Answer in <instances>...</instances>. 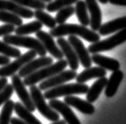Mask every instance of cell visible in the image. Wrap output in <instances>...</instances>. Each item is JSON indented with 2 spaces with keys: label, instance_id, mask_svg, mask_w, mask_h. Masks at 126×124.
Here are the masks:
<instances>
[{
  "label": "cell",
  "instance_id": "7",
  "mask_svg": "<svg viewBox=\"0 0 126 124\" xmlns=\"http://www.w3.org/2000/svg\"><path fill=\"white\" fill-rule=\"evenodd\" d=\"M36 56L37 53L35 51L30 50L29 51L26 52L24 54L20 55L19 57H17L15 61L10 62L6 65L2 66L0 68V77L7 78L9 76H14L17 72H19L26 64L28 63L30 61L35 58Z\"/></svg>",
  "mask_w": 126,
  "mask_h": 124
},
{
  "label": "cell",
  "instance_id": "24",
  "mask_svg": "<svg viewBox=\"0 0 126 124\" xmlns=\"http://www.w3.org/2000/svg\"><path fill=\"white\" fill-rule=\"evenodd\" d=\"M75 14H76L78 20L80 22L81 25L86 26L89 25L90 20L88 14V9H87L85 2L84 0H78L75 3Z\"/></svg>",
  "mask_w": 126,
  "mask_h": 124
},
{
  "label": "cell",
  "instance_id": "11",
  "mask_svg": "<svg viewBox=\"0 0 126 124\" xmlns=\"http://www.w3.org/2000/svg\"><path fill=\"white\" fill-rule=\"evenodd\" d=\"M35 35L37 39L41 42V43L44 46L46 52H49L56 59H63V54L61 50L57 46L56 42L53 39V37L49 33H47L44 32V31L40 30L37 32Z\"/></svg>",
  "mask_w": 126,
  "mask_h": 124
},
{
  "label": "cell",
  "instance_id": "13",
  "mask_svg": "<svg viewBox=\"0 0 126 124\" xmlns=\"http://www.w3.org/2000/svg\"><path fill=\"white\" fill-rule=\"evenodd\" d=\"M49 105L53 109L61 114L64 118V121L67 124H81L75 112L66 103L57 99H51L49 100Z\"/></svg>",
  "mask_w": 126,
  "mask_h": 124
},
{
  "label": "cell",
  "instance_id": "22",
  "mask_svg": "<svg viewBox=\"0 0 126 124\" xmlns=\"http://www.w3.org/2000/svg\"><path fill=\"white\" fill-rule=\"evenodd\" d=\"M107 83V79L106 78V76L99 78L98 80L95 81L92 85V86L89 88L88 92L86 93L87 101H89L90 103L95 102L98 99V97L100 95L103 89L106 87Z\"/></svg>",
  "mask_w": 126,
  "mask_h": 124
},
{
  "label": "cell",
  "instance_id": "39",
  "mask_svg": "<svg viewBox=\"0 0 126 124\" xmlns=\"http://www.w3.org/2000/svg\"><path fill=\"white\" fill-rule=\"evenodd\" d=\"M51 124H67V123L64 120H58L56 122H53V123H51Z\"/></svg>",
  "mask_w": 126,
  "mask_h": 124
},
{
  "label": "cell",
  "instance_id": "38",
  "mask_svg": "<svg viewBox=\"0 0 126 124\" xmlns=\"http://www.w3.org/2000/svg\"><path fill=\"white\" fill-rule=\"evenodd\" d=\"M10 124H27V123H26L24 121H23L22 119H20L16 117H13V118H11Z\"/></svg>",
  "mask_w": 126,
  "mask_h": 124
},
{
  "label": "cell",
  "instance_id": "23",
  "mask_svg": "<svg viewBox=\"0 0 126 124\" xmlns=\"http://www.w3.org/2000/svg\"><path fill=\"white\" fill-rule=\"evenodd\" d=\"M16 114L27 124H42L40 120L34 116L24 105L20 102L14 103V108Z\"/></svg>",
  "mask_w": 126,
  "mask_h": 124
},
{
  "label": "cell",
  "instance_id": "12",
  "mask_svg": "<svg viewBox=\"0 0 126 124\" xmlns=\"http://www.w3.org/2000/svg\"><path fill=\"white\" fill-rule=\"evenodd\" d=\"M53 60L50 57H40L36 59H32L28 63L26 64L24 67L18 72V76L20 78H25L29 75L34 73L36 71L39 70L46 66L53 64Z\"/></svg>",
  "mask_w": 126,
  "mask_h": 124
},
{
  "label": "cell",
  "instance_id": "8",
  "mask_svg": "<svg viewBox=\"0 0 126 124\" xmlns=\"http://www.w3.org/2000/svg\"><path fill=\"white\" fill-rule=\"evenodd\" d=\"M76 71L74 70H66L62 71L57 74L54 75L49 79H46V80L42 81V83L39 84L38 88L43 91H46L51 88H53L56 86H58L60 85L64 84L68 81H71L72 79H75L77 76Z\"/></svg>",
  "mask_w": 126,
  "mask_h": 124
},
{
  "label": "cell",
  "instance_id": "28",
  "mask_svg": "<svg viewBox=\"0 0 126 124\" xmlns=\"http://www.w3.org/2000/svg\"><path fill=\"white\" fill-rule=\"evenodd\" d=\"M0 21L14 26H19L23 24V20L20 17L5 10H0Z\"/></svg>",
  "mask_w": 126,
  "mask_h": 124
},
{
  "label": "cell",
  "instance_id": "16",
  "mask_svg": "<svg viewBox=\"0 0 126 124\" xmlns=\"http://www.w3.org/2000/svg\"><path fill=\"white\" fill-rule=\"evenodd\" d=\"M88 11L90 14L89 25L94 32L99 31L102 25V12L96 0H85Z\"/></svg>",
  "mask_w": 126,
  "mask_h": 124
},
{
  "label": "cell",
  "instance_id": "31",
  "mask_svg": "<svg viewBox=\"0 0 126 124\" xmlns=\"http://www.w3.org/2000/svg\"><path fill=\"white\" fill-rule=\"evenodd\" d=\"M74 14H75V7L73 6H69L60 10L59 11H57V14H56V16L55 17L56 24H64L66 21L70 18Z\"/></svg>",
  "mask_w": 126,
  "mask_h": 124
},
{
  "label": "cell",
  "instance_id": "25",
  "mask_svg": "<svg viewBox=\"0 0 126 124\" xmlns=\"http://www.w3.org/2000/svg\"><path fill=\"white\" fill-rule=\"evenodd\" d=\"M42 24L38 21H34L29 23L20 24L17 26V28H15L14 32L17 35H27L29 34L36 33L38 31L42 30Z\"/></svg>",
  "mask_w": 126,
  "mask_h": 124
},
{
  "label": "cell",
  "instance_id": "26",
  "mask_svg": "<svg viewBox=\"0 0 126 124\" xmlns=\"http://www.w3.org/2000/svg\"><path fill=\"white\" fill-rule=\"evenodd\" d=\"M34 17L36 18V21H39L42 25L44 24L49 29L56 26V21L54 17L45 12L44 10H36L34 12Z\"/></svg>",
  "mask_w": 126,
  "mask_h": 124
},
{
  "label": "cell",
  "instance_id": "20",
  "mask_svg": "<svg viewBox=\"0 0 126 124\" xmlns=\"http://www.w3.org/2000/svg\"><path fill=\"white\" fill-rule=\"evenodd\" d=\"M107 75V72L105 69H103L100 67H89L85 70L77 75L76 81L79 83H85V82L90 80L92 79L95 78H102L105 77Z\"/></svg>",
  "mask_w": 126,
  "mask_h": 124
},
{
  "label": "cell",
  "instance_id": "21",
  "mask_svg": "<svg viewBox=\"0 0 126 124\" xmlns=\"http://www.w3.org/2000/svg\"><path fill=\"white\" fill-rule=\"evenodd\" d=\"M92 61L93 63L96 64L105 70H109L111 72H114L116 70H118L120 68V63L118 61H117L114 58H110L106 56H103L101 54H94L92 57Z\"/></svg>",
  "mask_w": 126,
  "mask_h": 124
},
{
  "label": "cell",
  "instance_id": "40",
  "mask_svg": "<svg viewBox=\"0 0 126 124\" xmlns=\"http://www.w3.org/2000/svg\"><path fill=\"white\" fill-rule=\"evenodd\" d=\"M98 1H99V2H101L102 4H106L108 2V0H98Z\"/></svg>",
  "mask_w": 126,
  "mask_h": 124
},
{
  "label": "cell",
  "instance_id": "29",
  "mask_svg": "<svg viewBox=\"0 0 126 124\" xmlns=\"http://www.w3.org/2000/svg\"><path fill=\"white\" fill-rule=\"evenodd\" d=\"M77 1L78 0H53V1L48 2L46 6V9L48 12L55 13L64 7L73 5L76 3Z\"/></svg>",
  "mask_w": 126,
  "mask_h": 124
},
{
  "label": "cell",
  "instance_id": "32",
  "mask_svg": "<svg viewBox=\"0 0 126 124\" xmlns=\"http://www.w3.org/2000/svg\"><path fill=\"white\" fill-rule=\"evenodd\" d=\"M20 6L28 9H34V10H44L46 9V4L39 0H12Z\"/></svg>",
  "mask_w": 126,
  "mask_h": 124
},
{
  "label": "cell",
  "instance_id": "35",
  "mask_svg": "<svg viewBox=\"0 0 126 124\" xmlns=\"http://www.w3.org/2000/svg\"><path fill=\"white\" fill-rule=\"evenodd\" d=\"M108 2L112 5L126 6V0H108Z\"/></svg>",
  "mask_w": 126,
  "mask_h": 124
},
{
  "label": "cell",
  "instance_id": "17",
  "mask_svg": "<svg viewBox=\"0 0 126 124\" xmlns=\"http://www.w3.org/2000/svg\"><path fill=\"white\" fill-rule=\"evenodd\" d=\"M64 103L69 106L75 108L78 111L85 115H93L95 112V108L92 103L84 101L78 97L66 96L64 98Z\"/></svg>",
  "mask_w": 126,
  "mask_h": 124
},
{
  "label": "cell",
  "instance_id": "36",
  "mask_svg": "<svg viewBox=\"0 0 126 124\" xmlns=\"http://www.w3.org/2000/svg\"><path fill=\"white\" fill-rule=\"evenodd\" d=\"M10 62V57H7L6 56L0 55V66H3L9 64Z\"/></svg>",
  "mask_w": 126,
  "mask_h": 124
},
{
  "label": "cell",
  "instance_id": "3",
  "mask_svg": "<svg viewBox=\"0 0 126 124\" xmlns=\"http://www.w3.org/2000/svg\"><path fill=\"white\" fill-rule=\"evenodd\" d=\"M3 42L12 46L19 47L28 48L29 50H34L37 54L41 57L46 55V50L44 46L37 38L27 36V35H8L3 37Z\"/></svg>",
  "mask_w": 126,
  "mask_h": 124
},
{
  "label": "cell",
  "instance_id": "27",
  "mask_svg": "<svg viewBox=\"0 0 126 124\" xmlns=\"http://www.w3.org/2000/svg\"><path fill=\"white\" fill-rule=\"evenodd\" d=\"M14 108V102L12 100H8L4 104L1 113H0V124H10Z\"/></svg>",
  "mask_w": 126,
  "mask_h": 124
},
{
  "label": "cell",
  "instance_id": "9",
  "mask_svg": "<svg viewBox=\"0 0 126 124\" xmlns=\"http://www.w3.org/2000/svg\"><path fill=\"white\" fill-rule=\"evenodd\" d=\"M12 86L14 87V90L16 92V95L20 99L21 102L24 105V107L28 109L30 112H32L35 111V106H34L31 94H29L25 87L24 82L21 80L20 77L18 75L14 74L12 76Z\"/></svg>",
  "mask_w": 126,
  "mask_h": 124
},
{
  "label": "cell",
  "instance_id": "41",
  "mask_svg": "<svg viewBox=\"0 0 126 124\" xmlns=\"http://www.w3.org/2000/svg\"><path fill=\"white\" fill-rule=\"evenodd\" d=\"M39 1H42V2H51V1H53V0H39Z\"/></svg>",
  "mask_w": 126,
  "mask_h": 124
},
{
  "label": "cell",
  "instance_id": "10",
  "mask_svg": "<svg viewBox=\"0 0 126 124\" xmlns=\"http://www.w3.org/2000/svg\"><path fill=\"white\" fill-rule=\"evenodd\" d=\"M67 41L73 47L81 65L85 68L91 67L93 61L89 55V52L85 48L81 39L76 37L75 35H69Z\"/></svg>",
  "mask_w": 126,
  "mask_h": 124
},
{
  "label": "cell",
  "instance_id": "19",
  "mask_svg": "<svg viewBox=\"0 0 126 124\" xmlns=\"http://www.w3.org/2000/svg\"><path fill=\"white\" fill-rule=\"evenodd\" d=\"M123 78H124V73L121 70L118 69L113 72L109 79H107V83L105 87L106 97H112L115 95Z\"/></svg>",
  "mask_w": 126,
  "mask_h": 124
},
{
  "label": "cell",
  "instance_id": "18",
  "mask_svg": "<svg viewBox=\"0 0 126 124\" xmlns=\"http://www.w3.org/2000/svg\"><path fill=\"white\" fill-rule=\"evenodd\" d=\"M124 28H126V16L119 17L102 24L99 29V35H107Z\"/></svg>",
  "mask_w": 126,
  "mask_h": 124
},
{
  "label": "cell",
  "instance_id": "15",
  "mask_svg": "<svg viewBox=\"0 0 126 124\" xmlns=\"http://www.w3.org/2000/svg\"><path fill=\"white\" fill-rule=\"evenodd\" d=\"M0 10L13 13L24 19H31L34 17V12L31 9L20 6L12 0H0Z\"/></svg>",
  "mask_w": 126,
  "mask_h": 124
},
{
  "label": "cell",
  "instance_id": "5",
  "mask_svg": "<svg viewBox=\"0 0 126 124\" xmlns=\"http://www.w3.org/2000/svg\"><path fill=\"white\" fill-rule=\"evenodd\" d=\"M30 94H31L33 103L35 106V108H37L38 112L42 115V116H44L51 122H56L60 120L58 112L46 104L44 95L42 94V90L37 86L33 85L30 86Z\"/></svg>",
  "mask_w": 126,
  "mask_h": 124
},
{
  "label": "cell",
  "instance_id": "1",
  "mask_svg": "<svg viewBox=\"0 0 126 124\" xmlns=\"http://www.w3.org/2000/svg\"><path fill=\"white\" fill-rule=\"evenodd\" d=\"M49 34L53 37H63L65 35H75L84 39L87 42L94 43L99 41V35L96 32L89 29L81 24H62L56 26L49 31Z\"/></svg>",
  "mask_w": 126,
  "mask_h": 124
},
{
  "label": "cell",
  "instance_id": "4",
  "mask_svg": "<svg viewBox=\"0 0 126 124\" xmlns=\"http://www.w3.org/2000/svg\"><path fill=\"white\" fill-rule=\"evenodd\" d=\"M88 85L85 83H69L62 84L58 86L51 88L44 93L45 99H56L63 96H71L74 94H85L89 90Z\"/></svg>",
  "mask_w": 126,
  "mask_h": 124
},
{
  "label": "cell",
  "instance_id": "37",
  "mask_svg": "<svg viewBox=\"0 0 126 124\" xmlns=\"http://www.w3.org/2000/svg\"><path fill=\"white\" fill-rule=\"evenodd\" d=\"M8 84V79L6 77H0V91Z\"/></svg>",
  "mask_w": 126,
  "mask_h": 124
},
{
  "label": "cell",
  "instance_id": "30",
  "mask_svg": "<svg viewBox=\"0 0 126 124\" xmlns=\"http://www.w3.org/2000/svg\"><path fill=\"white\" fill-rule=\"evenodd\" d=\"M0 54L7 57L17 58L21 55V51L12 45L6 43L3 41H0Z\"/></svg>",
  "mask_w": 126,
  "mask_h": 124
},
{
  "label": "cell",
  "instance_id": "33",
  "mask_svg": "<svg viewBox=\"0 0 126 124\" xmlns=\"http://www.w3.org/2000/svg\"><path fill=\"white\" fill-rule=\"evenodd\" d=\"M14 87L12 84H7V85L0 91V106L2 104H5L8 100L12 97L14 94Z\"/></svg>",
  "mask_w": 126,
  "mask_h": 124
},
{
  "label": "cell",
  "instance_id": "6",
  "mask_svg": "<svg viewBox=\"0 0 126 124\" xmlns=\"http://www.w3.org/2000/svg\"><path fill=\"white\" fill-rule=\"evenodd\" d=\"M125 42H126V28L119 31L117 34L107 39L92 43L88 47V51L93 54L100 52L109 51Z\"/></svg>",
  "mask_w": 126,
  "mask_h": 124
},
{
  "label": "cell",
  "instance_id": "34",
  "mask_svg": "<svg viewBox=\"0 0 126 124\" xmlns=\"http://www.w3.org/2000/svg\"><path fill=\"white\" fill-rule=\"evenodd\" d=\"M15 31V26L12 24H4L0 26V36H6V35L12 34Z\"/></svg>",
  "mask_w": 126,
  "mask_h": 124
},
{
  "label": "cell",
  "instance_id": "14",
  "mask_svg": "<svg viewBox=\"0 0 126 124\" xmlns=\"http://www.w3.org/2000/svg\"><path fill=\"white\" fill-rule=\"evenodd\" d=\"M56 43L58 44L60 49L61 50L63 56L66 57L67 64L70 66L71 70L77 71L79 67V60L74 50L71 45L68 42L67 40H66L63 37L57 38Z\"/></svg>",
  "mask_w": 126,
  "mask_h": 124
},
{
  "label": "cell",
  "instance_id": "2",
  "mask_svg": "<svg viewBox=\"0 0 126 124\" xmlns=\"http://www.w3.org/2000/svg\"><path fill=\"white\" fill-rule=\"evenodd\" d=\"M67 61L66 60L60 59L57 62H56L55 64L46 66V67L29 75L24 79L23 82L24 85L28 86L35 85L36 83L46 80V79L53 76L54 75L62 72L67 68Z\"/></svg>",
  "mask_w": 126,
  "mask_h": 124
}]
</instances>
